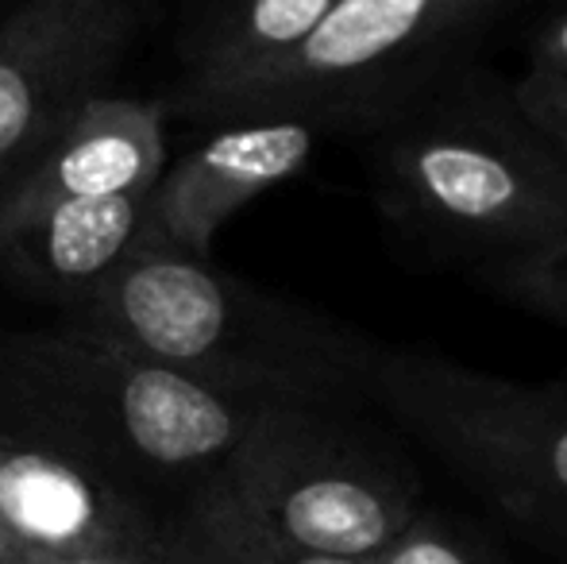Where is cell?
Here are the masks:
<instances>
[{
    "label": "cell",
    "mask_w": 567,
    "mask_h": 564,
    "mask_svg": "<svg viewBox=\"0 0 567 564\" xmlns=\"http://www.w3.org/2000/svg\"><path fill=\"white\" fill-rule=\"evenodd\" d=\"M259 410L74 317L0 332V441L82 464L163 511L225 468Z\"/></svg>",
    "instance_id": "obj_1"
},
{
    "label": "cell",
    "mask_w": 567,
    "mask_h": 564,
    "mask_svg": "<svg viewBox=\"0 0 567 564\" xmlns=\"http://www.w3.org/2000/svg\"><path fill=\"white\" fill-rule=\"evenodd\" d=\"M382 221L478 267L567 233V163L491 66H467L359 136Z\"/></svg>",
    "instance_id": "obj_2"
},
{
    "label": "cell",
    "mask_w": 567,
    "mask_h": 564,
    "mask_svg": "<svg viewBox=\"0 0 567 564\" xmlns=\"http://www.w3.org/2000/svg\"><path fill=\"white\" fill-rule=\"evenodd\" d=\"M70 317L244 402L371 410L379 340L213 259L140 248Z\"/></svg>",
    "instance_id": "obj_3"
},
{
    "label": "cell",
    "mask_w": 567,
    "mask_h": 564,
    "mask_svg": "<svg viewBox=\"0 0 567 564\" xmlns=\"http://www.w3.org/2000/svg\"><path fill=\"white\" fill-rule=\"evenodd\" d=\"M540 0H337L286 59L189 109V121L278 113L321 136H367L386 116L478 66Z\"/></svg>",
    "instance_id": "obj_4"
},
{
    "label": "cell",
    "mask_w": 567,
    "mask_h": 564,
    "mask_svg": "<svg viewBox=\"0 0 567 564\" xmlns=\"http://www.w3.org/2000/svg\"><path fill=\"white\" fill-rule=\"evenodd\" d=\"M371 410L441 460L506 526L567 553V387L522 383L425 348H386Z\"/></svg>",
    "instance_id": "obj_5"
},
{
    "label": "cell",
    "mask_w": 567,
    "mask_h": 564,
    "mask_svg": "<svg viewBox=\"0 0 567 564\" xmlns=\"http://www.w3.org/2000/svg\"><path fill=\"white\" fill-rule=\"evenodd\" d=\"M213 488L293 550L374 561L421 511L410 452L348 407H262Z\"/></svg>",
    "instance_id": "obj_6"
},
{
    "label": "cell",
    "mask_w": 567,
    "mask_h": 564,
    "mask_svg": "<svg viewBox=\"0 0 567 564\" xmlns=\"http://www.w3.org/2000/svg\"><path fill=\"white\" fill-rule=\"evenodd\" d=\"M143 23L116 0H23L0 23V186L47 147L124 62Z\"/></svg>",
    "instance_id": "obj_7"
},
{
    "label": "cell",
    "mask_w": 567,
    "mask_h": 564,
    "mask_svg": "<svg viewBox=\"0 0 567 564\" xmlns=\"http://www.w3.org/2000/svg\"><path fill=\"white\" fill-rule=\"evenodd\" d=\"M321 132L298 116L255 113L213 121V132L151 186L143 248H171L209 259L213 236L259 194L298 178L317 151Z\"/></svg>",
    "instance_id": "obj_8"
},
{
    "label": "cell",
    "mask_w": 567,
    "mask_h": 564,
    "mask_svg": "<svg viewBox=\"0 0 567 564\" xmlns=\"http://www.w3.org/2000/svg\"><path fill=\"white\" fill-rule=\"evenodd\" d=\"M166 514L90 468L0 441V564L155 553Z\"/></svg>",
    "instance_id": "obj_9"
},
{
    "label": "cell",
    "mask_w": 567,
    "mask_h": 564,
    "mask_svg": "<svg viewBox=\"0 0 567 564\" xmlns=\"http://www.w3.org/2000/svg\"><path fill=\"white\" fill-rule=\"evenodd\" d=\"M166 121L163 98H90L59 136L0 186V233L54 205L151 189L171 158Z\"/></svg>",
    "instance_id": "obj_10"
},
{
    "label": "cell",
    "mask_w": 567,
    "mask_h": 564,
    "mask_svg": "<svg viewBox=\"0 0 567 564\" xmlns=\"http://www.w3.org/2000/svg\"><path fill=\"white\" fill-rule=\"evenodd\" d=\"M151 189L43 209L0 233V271L23 290L82 306L143 248Z\"/></svg>",
    "instance_id": "obj_11"
},
{
    "label": "cell",
    "mask_w": 567,
    "mask_h": 564,
    "mask_svg": "<svg viewBox=\"0 0 567 564\" xmlns=\"http://www.w3.org/2000/svg\"><path fill=\"white\" fill-rule=\"evenodd\" d=\"M337 0H186L178 23V82L163 98L166 113L186 116L197 101L275 66L293 51Z\"/></svg>",
    "instance_id": "obj_12"
},
{
    "label": "cell",
    "mask_w": 567,
    "mask_h": 564,
    "mask_svg": "<svg viewBox=\"0 0 567 564\" xmlns=\"http://www.w3.org/2000/svg\"><path fill=\"white\" fill-rule=\"evenodd\" d=\"M166 557L171 564H371L321 557L262 534L213 483L166 514Z\"/></svg>",
    "instance_id": "obj_13"
},
{
    "label": "cell",
    "mask_w": 567,
    "mask_h": 564,
    "mask_svg": "<svg viewBox=\"0 0 567 564\" xmlns=\"http://www.w3.org/2000/svg\"><path fill=\"white\" fill-rule=\"evenodd\" d=\"M371 564H514L506 545L463 514L425 506Z\"/></svg>",
    "instance_id": "obj_14"
},
{
    "label": "cell",
    "mask_w": 567,
    "mask_h": 564,
    "mask_svg": "<svg viewBox=\"0 0 567 564\" xmlns=\"http://www.w3.org/2000/svg\"><path fill=\"white\" fill-rule=\"evenodd\" d=\"M475 275L486 290L506 298L509 306L567 325V233L522 252V256L478 267Z\"/></svg>",
    "instance_id": "obj_15"
},
{
    "label": "cell",
    "mask_w": 567,
    "mask_h": 564,
    "mask_svg": "<svg viewBox=\"0 0 567 564\" xmlns=\"http://www.w3.org/2000/svg\"><path fill=\"white\" fill-rule=\"evenodd\" d=\"M514 98L525 109V116L540 129V136L553 143L556 155L567 163V78L525 70L514 82Z\"/></svg>",
    "instance_id": "obj_16"
},
{
    "label": "cell",
    "mask_w": 567,
    "mask_h": 564,
    "mask_svg": "<svg viewBox=\"0 0 567 564\" xmlns=\"http://www.w3.org/2000/svg\"><path fill=\"white\" fill-rule=\"evenodd\" d=\"M525 70L540 74H564L567 78V4L560 12L545 16L529 35V62Z\"/></svg>",
    "instance_id": "obj_17"
},
{
    "label": "cell",
    "mask_w": 567,
    "mask_h": 564,
    "mask_svg": "<svg viewBox=\"0 0 567 564\" xmlns=\"http://www.w3.org/2000/svg\"><path fill=\"white\" fill-rule=\"evenodd\" d=\"M12 564H171L166 557V542L155 553H127V557H23Z\"/></svg>",
    "instance_id": "obj_18"
},
{
    "label": "cell",
    "mask_w": 567,
    "mask_h": 564,
    "mask_svg": "<svg viewBox=\"0 0 567 564\" xmlns=\"http://www.w3.org/2000/svg\"><path fill=\"white\" fill-rule=\"evenodd\" d=\"M116 4H124L127 12L135 16V20H140V23H147L151 16L158 12V4H163V0H116Z\"/></svg>",
    "instance_id": "obj_19"
}]
</instances>
